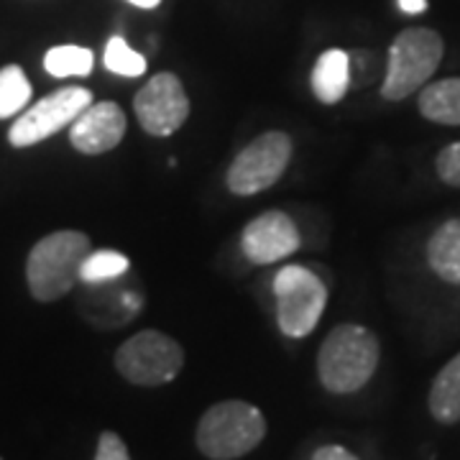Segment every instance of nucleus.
Segmentation results:
<instances>
[{
    "label": "nucleus",
    "mask_w": 460,
    "mask_h": 460,
    "mask_svg": "<svg viewBox=\"0 0 460 460\" xmlns=\"http://www.w3.org/2000/svg\"><path fill=\"white\" fill-rule=\"evenodd\" d=\"M381 358L378 338L363 325H335L317 353V376L332 394H353L363 389Z\"/></svg>",
    "instance_id": "nucleus-1"
},
{
    "label": "nucleus",
    "mask_w": 460,
    "mask_h": 460,
    "mask_svg": "<svg viewBox=\"0 0 460 460\" xmlns=\"http://www.w3.org/2000/svg\"><path fill=\"white\" fill-rule=\"evenodd\" d=\"M93 251L83 230H54L29 251L26 281L39 302H57L80 281V269Z\"/></svg>",
    "instance_id": "nucleus-2"
},
{
    "label": "nucleus",
    "mask_w": 460,
    "mask_h": 460,
    "mask_svg": "<svg viewBox=\"0 0 460 460\" xmlns=\"http://www.w3.org/2000/svg\"><path fill=\"white\" fill-rule=\"evenodd\" d=\"M266 438V420L259 407L243 399L217 402L199 417L195 443L210 460H235L248 456Z\"/></svg>",
    "instance_id": "nucleus-3"
},
{
    "label": "nucleus",
    "mask_w": 460,
    "mask_h": 460,
    "mask_svg": "<svg viewBox=\"0 0 460 460\" xmlns=\"http://www.w3.org/2000/svg\"><path fill=\"white\" fill-rule=\"evenodd\" d=\"M443 59V39L432 29H407L389 47L381 98L404 100L425 87Z\"/></svg>",
    "instance_id": "nucleus-4"
},
{
    "label": "nucleus",
    "mask_w": 460,
    "mask_h": 460,
    "mask_svg": "<svg viewBox=\"0 0 460 460\" xmlns=\"http://www.w3.org/2000/svg\"><path fill=\"white\" fill-rule=\"evenodd\" d=\"M277 325L287 338H307L328 307V287L307 266H284L274 277Z\"/></svg>",
    "instance_id": "nucleus-5"
},
{
    "label": "nucleus",
    "mask_w": 460,
    "mask_h": 460,
    "mask_svg": "<svg viewBox=\"0 0 460 460\" xmlns=\"http://www.w3.org/2000/svg\"><path fill=\"white\" fill-rule=\"evenodd\" d=\"M184 366L181 345L162 330H141L115 350V368L133 386H164Z\"/></svg>",
    "instance_id": "nucleus-6"
},
{
    "label": "nucleus",
    "mask_w": 460,
    "mask_h": 460,
    "mask_svg": "<svg viewBox=\"0 0 460 460\" xmlns=\"http://www.w3.org/2000/svg\"><path fill=\"white\" fill-rule=\"evenodd\" d=\"M292 162V138L284 131H266L238 151L226 174L233 195L248 198L269 190L281 180Z\"/></svg>",
    "instance_id": "nucleus-7"
},
{
    "label": "nucleus",
    "mask_w": 460,
    "mask_h": 460,
    "mask_svg": "<svg viewBox=\"0 0 460 460\" xmlns=\"http://www.w3.org/2000/svg\"><path fill=\"white\" fill-rule=\"evenodd\" d=\"M93 102L95 100H93V93L87 87H75V84L59 87L57 93L33 102L29 111L18 115L16 123L8 131V141L16 148L41 144L62 128H69L77 120V115Z\"/></svg>",
    "instance_id": "nucleus-8"
},
{
    "label": "nucleus",
    "mask_w": 460,
    "mask_h": 460,
    "mask_svg": "<svg viewBox=\"0 0 460 460\" xmlns=\"http://www.w3.org/2000/svg\"><path fill=\"white\" fill-rule=\"evenodd\" d=\"M136 118L148 136H172L190 118V98L174 72H159L148 80L133 100Z\"/></svg>",
    "instance_id": "nucleus-9"
},
{
    "label": "nucleus",
    "mask_w": 460,
    "mask_h": 460,
    "mask_svg": "<svg viewBox=\"0 0 460 460\" xmlns=\"http://www.w3.org/2000/svg\"><path fill=\"white\" fill-rule=\"evenodd\" d=\"M302 246L296 223L284 210H269L248 223L241 233V251L256 266L284 261Z\"/></svg>",
    "instance_id": "nucleus-10"
},
{
    "label": "nucleus",
    "mask_w": 460,
    "mask_h": 460,
    "mask_svg": "<svg viewBox=\"0 0 460 460\" xmlns=\"http://www.w3.org/2000/svg\"><path fill=\"white\" fill-rule=\"evenodd\" d=\"M126 128H128V118L123 108L118 102L102 100L87 105L77 115V120L69 126V141L80 154L100 156L113 151L126 138Z\"/></svg>",
    "instance_id": "nucleus-11"
},
{
    "label": "nucleus",
    "mask_w": 460,
    "mask_h": 460,
    "mask_svg": "<svg viewBox=\"0 0 460 460\" xmlns=\"http://www.w3.org/2000/svg\"><path fill=\"white\" fill-rule=\"evenodd\" d=\"M350 90V54L345 49H328L320 54L313 69L314 98L325 105H335Z\"/></svg>",
    "instance_id": "nucleus-12"
},
{
    "label": "nucleus",
    "mask_w": 460,
    "mask_h": 460,
    "mask_svg": "<svg viewBox=\"0 0 460 460\" xmlns=\"http://www.w3.org/2000/svg\"><path fill=\"white\" fill-rule=\"evenodd\" d=\"M428 261L440 279L460 284V220H447L428 243Z\"/></svg>",
    "instance_id": "nucleus-13"
},
{
    "label": "nucleus",
    "mask_w": 460,
    "mask_h": 460,
    "mask_svg": "<svg viewBox=\"0 0 460 460\" xmlns=\"http://www.w3.org/2000/svg\"><path fill=\"white\" fill-rule=\"evenodd\" d=\"M429 414L443 425L460 422V353L435 378L429 389Z\"/></svg>",
    "instance_id": "nucleus-14"
},
{
    "label": "nucleus",
    "mask_w": 460,
    "mask_h": 460,
    "mask_svg": "<svg viewBox=\"0 0 460 460\" xmlns=\"http://www.w3.org/2000/svg\"><path fill=\"white\" fill-rule=\"evenodd\" d=\"M420 113L432 123L460 126V77L440 80L420 93Z\"/></svg>",
    "instance_id": "nucleus-15"
},
{
    "label": "nucleus",
    "mask_w": 460,
    "mask_h": 460,
    "mask_svg": "<svg viewBox=\"0 0 460 460\" xmlns=\"http://www.w3.org/2000/svg\"><path fill=\"white\" fill-rule=\"evenodd\" d=\"M95 66V54L87 47L77 44H62V47H51L44 57V69L51 77L65 80V77H87Z\"/></svg>",
    "instance_id": "nucleus-16"
},
{
    "label": "nucleus",
    "mask_w": 460,
    "mask_h": 460,
    "mask_svg": "<svg viewBox=\"0 0 460 460\" xmlns=\"http://www.w3.org/2000/svg\"><path fill=\"white\" fill-rule=\"evenodd\" d=\"M131 269V261L113 248H100L90 251L80 269V281L84 284H108V281L120 279Z\"/></svg>",
    "instance_id": "nucleus-17"
},
{
    "label": "nucleus",
    "mask_w": 460,
    "mask_h": 460,
    "mask_svg": "<svg viewBox=\"0 0 460 460\" xmlns=\"http://www.w3.org/2000/svg\"><path fill=\"white\" fill-rule=\"evenodd\" d=\"M31 100V83L18 65H5L0 69V120L13 118Z\"/></svg>",
    "instance_id": "nucleus-18"
},
{
    "label": "nucleus",
    "mask_w": 460,
    "mask_h": 460,
    "mask_svg": "<svg viewBox=\"0 0 460 460\" xmlns=\"http://www.w3.org/2000/svg\"><path fill=\"white\" fill-rule=\"evenodd\" d=\"M105 66L120 77H141L146 72V57L128 47L123 36H113L105 47Z\"/></svg>",
    "instance_id": "nucleus-19"
},
{
    "label": "nucleus",
    "mask_w": 460,
    "mask_h": 460,
    "mask_svg": "<svg viewBox=\"0 0 460 460\" xmlns=\"http://www.w3.org/2000/svg\"><path fill=\"white\" fill-rule=\"evenodd\" d=\"M435 169H438V177H440L445 184L460 187V141L445 146L443 151L438 154Z\"/></svg>",
    "instance_id": "nucleus-20"
},
{
    "label": "nucleus",
    "mask_w": 460,
    "mask_h": 460,
    "mask_svg": "<svg viewBox=\"0 0 460 460\" xmlns=\"http://www.w3.org/2000/svg\"><path fill=\"white\" fill-rule=\"evenodd\" d=\"M95 460H131V456H128L126 443L120 440V435H115V432H102L98 440Z\"/></svg>",
    "instance_id": "nucleus-21"
},
{
    "label": "nucleus",
    "mask_w": 460,
    "mask_h": 460,
    "mask_svg": "<svg viewBox=\"0 0 460 460\" xmlns=\"http://www.w3.org/2000/svg\"><path fill=\"white\" fill-rule=\"evenodd\" d=\"M313 460H361L358 456H353L350 450H345L343 445H323L314 450Z\"/></svg>",
    "instance_id": "nucleus-22"
},
{
    "label": "nucleus",
    "mask_w": 460,
    "mask_h": 460,
    "mask_svg": "<svg viewBox=\"0 0 460 460\" xmlns=\"http://www.w3.org/2000/svg\"><path fill=\"white\" fill-rule=\"evenodd\" d=\"M399 8L410 16H417L428 11V0H399Z\"/></svg>",
    "instance_id": "nucleus-23"
},
{
    "label": "nucleus",
    "mask_w": 460,
    "mask_h": 460,
    "mask_svg": "<svg viewBox=\"0 0 460 460\" xmlns=\"http://www.w3.org/2000/svg\"><path fill=\"white\" fill-rule=\"evenodd\" d=\"M131 5H136V8H144V11H151V8H156L162 0H128Z\"/></svg>",
    "instance_id": "nucleus-24"
}]
</instances>
